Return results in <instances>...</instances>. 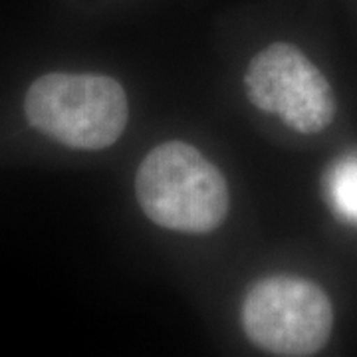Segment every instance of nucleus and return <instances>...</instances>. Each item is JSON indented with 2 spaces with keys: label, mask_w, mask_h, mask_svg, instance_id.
<instances>
[{
  "label": "nucleus",
  "mask_w": 357,
  "mask_h": 357,
  "mask_svg": "<svg viewBox=\"0 0 357 357\" xmlns=\"http://www.w3.org/2000/svg\"><path fill=\"white\" fill-rule=\"evenodd\" d=\"M244 86L252 105L278 115L298 133H319L335 117L332 86L294 44L276 42L258 52Z\"/></svg>",
  "instance_id": "20e7f679"
},
{
  "label": "nucleus",
  "mask_w": 357,
  "mask_h": 357,
  "mask_svg": "<svg viewBox=\"0 0 357 357\" xmlns=\"http://www.w3.org/2000/svg\"><path fill=\"white\" fill-rule=\"evenodd\" d=\"M26 119L40 133L72 149L114 145L128 126V98L119 82L100 74L54 72L26 93Z\"/></svg>",
  "instance_id": "f03ea898"
},
{
  "label": "nucleus",
  "mask_w": 357,
  "mask_h": 357,
  "mask_svg": "<svg viewBox=\"0 0 357 357\" xmlns=\"http://www.w3.org/2000/svg\"><path fill=\"white\" fill-rule=\"evenodd\" d=\"M248 340L272 356H316L333 330V307L318 284L298 276H268L243 304Z\"/></svg>",
  "instance_id": "7ed1b4c3"
},
{
  "label": "nucleus",
  "mask_w": 357,
  "mask_h": 357,
  "mask_svg": "<svg viewBox=\"0 0 357 357\" xmlns=\"http://www.w3.org/2000/svg\"><path fill=\"white\" fill-rule=\"evenodd\" d=\"M135 192L141 211L155 225L187 234H206L229 213L225 175L197 147L167 141L141 161Z\"/></svg>",
  "instance_id": "f257e3e1"
},
{
  "label": "nucleus",
  "mask_w": 357,
  "mask_h": 357,
  "mask_svg": "<svg viewBox=\"0 0 357 357\" xmlns=\"http://www.w3.org/2000/svg\"><path fill=\"white\" fill-rule=\"evenodd\" d=\"M328 192L335 213L357 225V155L345 157L332 167Z\"/></svg>",
  "instance_id": "39448f33"
}]
</instances>
